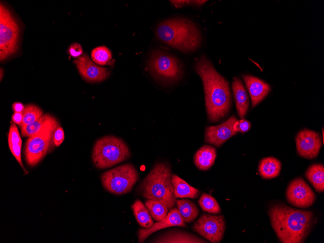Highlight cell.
<instances>
[{
    "mask_svg": "<svg viewBox=\"0 0 324 243\" xmlns=\"http://www.w3.org/2000/svg\"><path fill=\"white\" fill-rule=\"evenodd\" d=\"M194 68L203 82L208 118L211 122L218 121L227 115L231 108L229 82L205 55L195 60Z\"/></svg>",
    "mask_w": 324,
    "mask_h": 243,
    "instance_id": "1",
    "label": "cell"
},
{
    "mask_svg": "<svg viewBox=\"0 0 324 243\" xmlns=\"http://www.w3.org/2000/svg\"><path fill=\"white\" fill-rule=\"evenodd\" d=\"M269 215L273 228L284 243H303L313 223V213L292 208L283 204L272 206Z\"/></svg>",
    "mask_w": 324,
    "mask_h": 243,
    "instance_id": "2",
    "label": "cell"
},
{
    "mask_svg": "<svg viewBox=\"0 0 324 243\" xmlns=\"http://www.w3.org/2000/svg\"><path fill=\"white\" fill-rule=\"evenodd\" d=\"M156 34L161 41L183 52L195 51L202 42L199 28L185 18H172L161 22L156 28Z\"/></svg>",
    "mask_w": 324,
    "mask_h": 243,
    "instance_id": "3",
    "label": "cell"
},
{
    "mask_svg": "<svg viewBox=\"0 0 324 243\" xmlns=\"http://www.w3.org/2000/svg\"><path fill=\"white\" fill-rule=\"evenodd\" d=\"M138 192L146 198L158 200L169 209L173 208L177 200L170 166L164 163L156 164L139 186Z\"/></svg>",
    "mask_w": 324,
    "mask_h": 243,
    "instance_id": "4",
    "label": "cell"
},
{
    "mask_svg": "<svg viewBox=\"0 0 324 243\" xmlns=\"http://www.w3.org/2000/svg\"><path fill=\"white\" fill-rule=\"evenodd\" d=\"M130 152L126 144L120 138L107 136L98 139L95 143L92 159L96 166L105 169L128 160Z\"/></svg>",
    "mask_w": 324,
    "mask_h": 243,
    "instance_id": "5",
    "label": "cell"
},
{
    "mask_svg": "<svg viewBox=\"0 0 324 243\" xmlns=\"http://www.w3.org/2000/svg\"><path fill=\"white\" fill-rule=\"evenodd\" d=\"M139 175L131 163H125L110 169L101 175L104 187L115 194L129 193L138 181Z\"/></svg>",
    "mask_w": 324,
    "mask_h": 243,
    "instance_id": "6",
    "label": "cell"
},
{
    "mask_svg": "<svg viewBox=\"0 0 324 243\" xmlns=\"http://www.w3.org/2000/svg\"><path fill=\"white\" fill-rule=\"evenodd\" d=\"M147 67L155 78L170 82L179 80L183 72L182 64L179 59L161 50H155L151 54Z\"/></svg>",
    "mask_w": 324,
    "mask_h": 243,
    "instance_id": "7",
    "label": "cell"
},
{
    "mask_svg": "<svg viewBox=\"0 0 324 243\" xmlns=\"http://www.w3.org/2000/svg\"><path fill=\"white\" fill-rule=\"evenodd\" d=\"M59 127L54 118L39 132L29 137L25 148V159L32 166L35 165L46 154L55 130Z\"/></svg>",
    "mask_w": 324,
    "mask_h": 243,
    "instance_id": "8",
    "label": "cell"
},
{
    "mask_svg": "<svg viewBox=\"0 0 324 243\" xmlns=\"http://www.w3.org/2000/svg\"><path fill=\"white\" fill-rule=\"evenodd\" d=\"M0 59L3 61L16 52L18 47L19 27L9 10L0 5Z\"/></svg>",
    "mask_w": 324,
    "mask_h": 243,
    "instance_id": "9",
    "label": "cell"
},
{
    "mask_svg": "<svg viewBox=\"0 0 324 243\" xmlns=\"http://www.w3.org/2000/svg\"><path fill=\"white\" fill-rule=\"evenodd\" d=\"M223 215L203 214L194 224L193 229L212 243H219L225 229Z\"/></svg>",
    "mask_w": 324,
    "mask_h": 243,
    "instance_id": "10",
    "label": "cell"
},
{
    "mask_svg": "<svg viewBox=\"0 0 324 243\" xmlns=\"http://www.w3.org/2000/svg\"><path fill=\"white\" fill-rule=\"evenodd\" d=\"M286 196L290 203L302 208L310 206L315 200V194L301 178H296L290 183Z\"/></svg>",
    "mask_w": 324,
    "mask_h": 243,
    "instance_id": "11",
    "label": "cell"
},
{
    "mask_svg": "<svg viewBox=\"0 0 324 243\" xmlns=\"http://www.w3.org/2000/svg\"><path fill=\"white\" fill-rule=\"evenodd\" d=\"M295 141L298 153L307 159L317 157L322 146L319 134L307 129L301 130L296 135Z\"/></svg>",
    "mask_w": 324,
    "mask_h": 243,
    "instance_id": "12",
    "label": "cell"
},
{
    "mask_svg": "<svg viewBox=\"0 0 324 243\" xmlns=\"http://www.w3.org/2000/svg\"><path fill=\"white\" fill-rule=\"evenodd\" d=\"M237 120L236 117L233 115L220 125L207 127L205 142L220 147L228 139L237 134L238 132L234 128Z\"/></svg>",
    "mask_w": 324,
    "mask_h": 243,
    "instance_id": "13",
    "label": "cell"
},
{
    "mask_svg": "<svg viewBox=\"0 0 324 243\" xmlns=\"http://www.w3.org/2000/svg\"><path fill=\"white\" fill-rule=\"evenodd\" d=\"M82 77L88 82L101 81L108 77L110 71L94 64L85 53L73 61Z\"/></svg>",
    "mask_w": 324,
    "mask_h": 243,
    "instance_id": "14",
    "label": "cell"
},
{
    "mask_svg": "<svg viewBox=\"0 0 324 243\" xmlns=\"http://www.w3.org/2000/svg\"><path fill=\"white\" fill-rule=\"evenodd\" d=\"M174 226H186L177 208H172L164 218L154 223L150 227L140 228L138 233V242L143 243L152 233L161 229Z\"/></svg>",
    "mask_w": 324,
    "mask_h": 243,
    "instance_id": "15",
    "label": "cell"
},
{
    "mask_svg": "<svg viewBox=\"0 0 324 243\" xmlns=\"http://www.w3.org/2000/svg\"><path fill=\"white\" fill-rule=\"evenodd\" d=\"M246 86L248 90L254 108L260 103L271 91L270 86L263 81L250 75H243Z\"/></svg>",
    "mask_w": 324,
    "mask_h": 243,
    "instance_id": "16",
    "label": "cell"
},
{
    "mask_svg": "<svg viewBox=\"0 0 324 243\" xmlns=\"http://www.w3.org/2000/svg\"><path fill=\"white\" fill-rule=\"evenodd\" d=\"M232 90L237 113L240 118H243L248 111L249 100L246 90L240 79L233 78Z\"/></svg>",
    "mask_w": 324,
    "mask_h": 243,
    "instance_id": "17",
    "label": "cell"
},
{
    "mask_svg": "<svg viewBox=\"0 0 324 243\" xmlns=\"http://www.w3.org/2000/svg\"><path fill=\"white\" fill-rule=\"evenodd\" d=\"M216 157L215 148L209 145L200 147L194 156V163L201 170L209 169L214 163Z\"/></svg>",
    "mask_w": 324,
    "mask_h": 243,
    "instance_id": "18",
    "label": "cell"
},
{
    "mask_svg": "<svg viewBox=\"0 0 324 243\" xmlns=\"http://www.w3.org/2000/svg\"><path fill=\"white\" fill-rule=\"evenodd\" d=\"M172 182L176 198H196L198 197L199 194V190L190 186L177 175L174 174L172 176Z\"/></svg>",
    "mask_w": 324,
    "mask_h": 243,
    "instance_id": "19",
    "label": "cell"
},
{
    "mask_svg": "<svg viewBox=\"0 0 324 243\" xmlns=\"http://www.w3.org/2000/svg\"><path fill=\"white\" fill-rule=\"evenodd\" d=\"M281 167L280 162L277 159L269 157L262 159L259 165V172L262 178L271 179L276 177Z\"/></svg>",
    "mask_w": 324,
    "mask_h": 243,
    "instance_id": "20",
    "label": "cell"
},
{
    "mask_svg": "<svg viewBox=\"0 0 324 243\" xmlns=\"http://www.w3.org/2000/svg\"><path fill=\"white\" fill-rule=\"evenodd\" d=\"M154 243H207L199 237L183 232H172L158 238Z\"/></svg>",
    "mask_w": 324,
    "mask_h": 243,
    "instance_id": "21",
    "label": "cell"
},
{
    "mask_svg": "<svg viewBox=\"0 0 324 243\" xmlns=\"http://www.w3.org/2000/svg\"><path fill=\"white\" fill-rule=\"evenodd\" d=\"M134 215L139 225L144 228L151 227L154 222L147 208L140 200H136L131 206Z\"/></svg>",
    "mask_w": 324,
    "mask_h": 243,
    "instance_id": "22",
    "label": "cell"
},
{
    "mask_svg": "<svg viewBox=\"0 0 324 243\" xmlns=\"http://www.w3.org/2000/svg\"><path fill=\"white\" fill-rule=\"evenodd\" d=\"M306 176L316 191L324 190V168L321 164H314L306 172Z\"/></svg>",
    "mask_w": 324,
    "mask_h": 243,
    "instance_id": "23",
    "label": "cell"
},
{
    "mask_svg": "<svg viewBox=\"0 0 324 243\" xmlns=\"http://www.w3.org/2000/svg\"><path fill=\"white\" fill-rule=\"evenodd\" d=\"M176 203L179 214L185 223H191L197 217L199 211L194 203L188 200L180 199L177 201Z\"/></svg>",
    "mask_w": 324,
    "mask_h": 243,
    "instance_id": "24",
    "label": "cell"
},
{
    "mask_svg": "<svg viewBox=\"0 0 324 243\" xmlns=\"http://www.w3.org/2000/svg\"><path fill=\"white\" fill-rule=\"evenodd\" d=\"M54 119V117L49 114L43 115L35 121L23 126L21 128L22 135L24 137H30L39 132L47 124Z\"/></svg>",
    "mask_w": 324,
    "mask_h": 243,
    "instance_id": "25",
    "label": "cell"
},
{
    "mask_svg": "<svg viewBox=\"0 0 324 243\" xmlns=\"http://www.w3.org/2000/svg\"><path fill=\"white\" fill-rule=\"evenodd\" d=\"M145 204L153 219L156 221L162 220L168 214L169 208L158 200L148 199Z\"/></svg>",
    "mask_w": 324,
    "mask_h": 243,
    "instance_id": "26",
    "label": "cell"
},
{
    "mask_svg": "<svg viewBox=\"0 0 324 243\" xmlns=\"http://www.w3.org/2000/svg\"><path fill=\"white\" fill-rule=\"evenodd\" d=\"M91 57L93 61L97 65H114V61L112 60L111 51L105 46L95 48L92 51Z\"/></svg>",
    "mask_w": 324,
    "mask_h": 243,
    "instance_id": "27",
    "label": "cell"
},
{
    "mask_svg": "<svg viewBox=\"0 0 324 243\" xmlns=\"http://www.w3.org/2000/svg\"><path fill=\"white\" fill-rule=\"evenodd\" d=\"M22 113L23 117L22 122L19 125L20 128L38 119L43 115V112L38 107L34 105L29 104L25 106Z\"/></svg>",
    "mask_w": 324,
    "mask_h": 243,
    "instance_id": "28",
    "label": "cell"
},
{
    "mask_svg": "<svg viewBox=\"0 0 324 243\" xmlns=\"http://www.w3.org/2000/svg\"><path fill=\"white\" fill-rule=\"evenodd\" d=\"M198 203L201 209L210 213H218L221 208L216 200L211 195L203 193L200 196Z\"/></svg>",
    "mask_w": 324,
    "mask_h": 243,
    "instance_id": "29",
    "label": "cell"
},
{
    "mask_svg": "<svg viewBox=\"0 0 324 243\" xmlns=\"http://www.w3.org/2000/svg\"><path fill=\"white\" fill-rule=\"evenodd\" d=\"M8 144L22 145V140L18 129L15 123H12L10 127L8 134Z\"/></svg>",
    "mask_w": 324,
    "mask_h": 243,
    "instance_id": "30",
    "label": "cell"
},
{
    "mask_svg": "<svg viewBox=\"0 0 324 243\" xmlns=\"http://www.w3.org/2000/svg\"><path fill=\"white\" fill-rule=\"evenodd\" d=\"M234 128L238 132L240 131L243 133L249 130L251 128V124L248 121L242 119L240 121L237 120L236 121L234 125Z\"/></svg>",
    "mask_w": 324,
    "mask_h": 243,
    "instance_id": "31",
    "label": "cell"
},
{
    "mask_svg": "<svg viewBox=\"0 0 324 243\" xmlns=\"http://www.w3.org/2000/svg\"><path fill=\"white\" fill-rule=\"evenodd\" d=\"M65 138V134L63 129L61 127H58L55 130L53 139L54 145L59 146L63 142Z\"/></svg>",
    "mask_w": 324,
    "mask_h": 243,
    "instance_id": "32",
    "label": "cell"
},
{
    "mask_svg": "<svg viewBox=\"0 0 324 243\" xmlns=\"http://www.w3.org/2000/svg\"><path fill=\"white\" fill-rule=\"evenodd\" d=\"M21 145H9V146L11 151L12 152L13 155L14 156L15 158L17 161L19 163L20 166L23 168V170L25 171L24 166L23 165L21 158Z\"/></svg>",
    "mask_w": 324,
    "mask_h": 243,
    "instance_id": "33",
    "label": "cell"
},
{
    "mask_svg": "<svg viewBox=\"0 0 324 243\" xmlns=\"http://www.w3.org/2000/svg\"><path fill=\"white\" fill-rule=\"evenodd\" d=\"M68 53L73 57H79L82 53V48L80 44L74 43L69 46Z\"/></svg>",
    "mask_w": 324,
    "mask_h": 243,
    "instance_id": "34",
    "label": "cell"
},
{
    "mask_svg": "<svg viewBox=\"0 0 324 243\" xmlns=\"http://www.w3.org/2000/svg\"><path fill=\"white\" fill-rule=\"evenodd\" d=\"M23 115L22 113L15 112L12 116V119L14 123L20 125L23 121Z\"/></svg>",
    "mask_w": 324,
    "mask_h": 243,
    "instance_id": "35",
    "label": "cell"
},
{
    "mask_svg": "<svg viewBox=\"0 0 324 243\" xmlns=\"http://www.w3.org/2000/svg\"><path fill=\"white\" fill-rule=\"evenodd\" d=\"M12 108L15 112L22 113L25 108V106L22 103L19 102H16L13 103Z\"/></svg>",
    "mask_w": 324,
    "mask_h": 243,
    "instance_id": "36",
    "label": "cell"
},
{
    "mask_svg": "<svg viewBox=\"0 0 324 243\" xmlns=\"http://www.w3.org/2000/svg\"><path fill=\"white\" fill-rule=\"evenodd\" d=\"M171 3H172L174 6L177 7H181L185 5L190 4V0H170Z\"/></svg>",
    "mask_w": 324,
    "mask_h": 243,
    "instance_id": "37",
    "label": "cell"
},
{
    "mask_svg": "<svg viewBox=\"0 0 324 243\" xmlns=\"http://www.w3.org/2000/svg\"><path fill=\"white\" fill-rule=\"evenodd\" d=\"M207 0H190V4L194 6H199L203 5Z\"/></svg>",
    "mask_w": 324,
    "mask_h": 243,
    "instance_id": "38",
    "label": "cell"
},
{
    "mask_svg": "<svg viewBox=\"0 0 324 243\" xmlns=\"http://www.w3.org/2000/svg\"><path fill=\"white\" fill-rule=\"evenodd\" d=\"M2 72L3 71H2V68H0V80H1V79H2Z\"/></svg>",
    "mask_w": 324,
    "mask_h": 243,
    "instance_id": "39",
    "label": "cell"
}]
</instances>
